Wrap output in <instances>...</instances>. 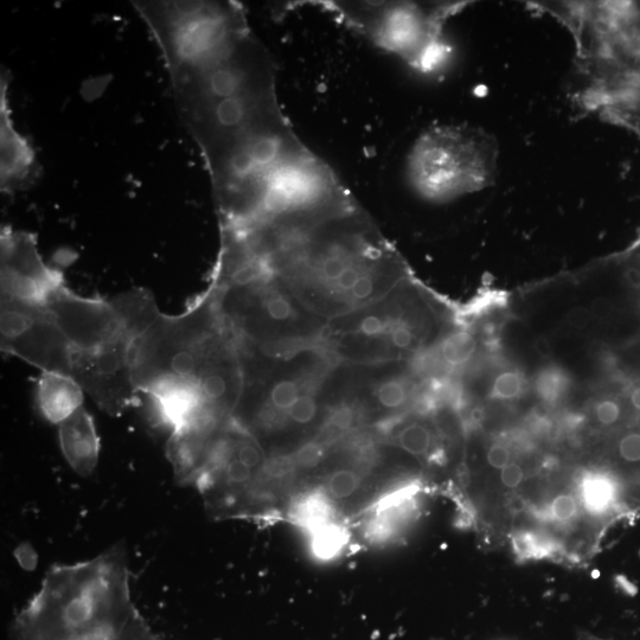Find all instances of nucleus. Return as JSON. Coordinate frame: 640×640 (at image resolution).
<instances>
[{
	"label": "nucleus",
	"instance_id": "f257e3e1",
	"mask_svg": "<svg viewBox=\"0 0 640 640\" xmlns=\"http://www.w3.org/2000/svg\"><path fill=\"white\" fill-rule=\"evenodd\" d=\"M221 245L275 275L325 323L409 280L400 255L343 188L248 226L221 230Z\"/></svg>",
	"mask_w": 640,
	"mask_h": 640
},
{
	"label": "nucleus",
	"instance_id": "f03ea898",
	"mask_svg": "<svg viewBox=\"0 0 640 640\" xmlns=\"http://www.w3.org/2000/svg\"><path fill=\"white\" fill-rule=\"evenodd\" d=\"M241 348V347H240ZM243 389L233 420L272 459L316 444L343 407L348 368L322 345L266 355L241 348Z\"/></svg>",
	"mask_w": 640,
	"mask_h": 640
},
{
	"label": "nucleus",
	"instance_id": "7ed1b4c3",
	"mask_svg": "<svg viewBox=\"0 0 640 640\" xmlns=\"http://www.w3.org/2000/svg\"><path fill=\"white\" fill-rule=\"evenodd\" d=\"M558 19L576 46L574 98L622 127L640 121V2H530Z\"/></svg>",
	"mask_w": 640,
	"mask_h": 640
},
{
	"label": "nucleus",
	"instance_id": "20e7f679",
	"mask_svg": "<svg viewBox=\"0 0 640 640\" xmlns=\"http://www.w3.org/2000/svg\"><path fill=\"white\" fill-rule=\"evenodd\" d=\"M130 566L123 543L92 560L49 569L17 614L15 640H112L131 622Z\"/></svg>",
	"mask_w": 640,
	"mask_h": 640
},
{
	"label": "nucleus",
	"instance_id": "39448f33",
	"mask_svg": "<svg viewBox=\"0 0 640 640\" xmlns=\"http://www.w3.org/2000/svg\"><path fill=\"white\" fill-rule=\"evenodd\" d=\"M209 285L224 325L242 349L278 355L320 345L324 320L256 262L220 252Z\"/></svg>",
	"mask_w": 640,
	"mask_h": 640
},
{
	"label": "nucleus",
	"instance_id": "423d86ee",
	"mask_svg": "<svg viewBox=\"0 0 640 640\" xmlns=\"http://www.w3.org/2000/svg\"><path fill=\"white\" fill-rule=\"evenodd\" d=\"M409 280L361 309L326 323L320 345L349 367L392 366L420 348L421 324Z\"/></svg>",
	"mask_w": 640,
	"mask_h": 640
},
{
	"label": "nucleus",
	"instance_id": "0eeeda50",
	"mask_svg": "<svg viewBox=\"0 0 640 640\" xmlns=\"http://www.w3.org/2000/svg\"><path fill=\"white\" fill-rule=\"evenodd\" d=\"M224 328L210 285L181 315H164L159 310L131 341L132 374L138 392L144 394L169 379L196 382L210 344Z\"/></svg>",
	"mask_w": 640,
	"mask_h": 640
},
{
	"label": "nucleus",
	"instance_id": "6e6552de",
	"mask_svg": "<svg viewBox=\"0 0 640 640\" xmlns=\"http://www.w3.org/2000/svg\"><path fill=\"white\" fill-rule=\"evenodd\" d=\"M265 448L234 420L224 428L194 489L217 520H266L274 514L277 496Z\"/></svg>",
	"mask_w": 640,
	"mask_h": 640
},
{
	"label": "nucleus",
	"instance_id": "1a4fd4ad",
	"mask_svg": "<svg viewBox=\"0 0 640 640\" xmlns=\"http://www.w3.org/2000/svg\"><path fill=\"white\" fill-rule=\"evenodd\" d=\"M498 153L497 140L482 128L433 127L409 155V181L433 201L471 194L494 184Z\"/></svg>",
	"mask_w": 640,
	"mask_h": 640
},
{
	"label": "nucleus",
	"instance_id": "9d476101",
	"mask_svg": "<svg viewBox=\"0 0 640 640\" xmlns=\"http://www.w3.org/2000/svg\"><path fill=\"white\" fill-rule=\"evenodd\" d=\"M464 2L347 5L339 9L349 22L368 32L383 47L400 54L415 68L431 72L450 49L443 38L446 19L464 8ZM338 10V8H337Z\"/></svg>",
	"mask_w": 640,
	"mask_h": 640
},
{
	"label": "nucleus",
	"instance_id": "9b49d317",
	"mask_svg": "<svg viewBox=\"0 0 640 640\" xmlns=\"http://www.w3.org/2000/svg\"><path fill=\"white\" fill-rule=\"evenodd\" d=\"M2 350L38 369L70 375L73 348L46 305L2 298Z\"/></svg>",
	"mask_w": 640,
	"mask_h": 640
},
{
	"label": "nucleus",
	"instance_id": "f8f14e48",
	"mask_svg": "<svg viewBox=\"0 0 640 640\" xmlns=\"http://www.w3.org/2000/svg\"><path fill=\"white\" fill-rule=\"evenodd\" d=\"M131 341L125 330L100 349L73 351L70 376L111 416L123 414L139 398L132 374Z\"/></svg>",
	"mask_w": 640,
	"mask_h": 640
},
{
	"label": "nucleus",
	"instance_id": "ddd939ff",
	"mask_svg": "<svg viewBox=\"0 0 640 640\" xmlns=\"http://www.w3.org/2000/svg\"><path fill=\"white\" fill-rule=\"evenodd\" d=\"M0 279L2 298L46 305L50 294L64 283L38 252L36 235L9 226L0 234Z\"/></svg>",
	"mask_w": 640,
	"mask_h": 640
},
{
	"label": "nucleus",
	"instance_id": "4468645a",
	"mask_svg": "<svg viewBox=\"0 0 640 640\" xmlns=\"http://www.w3.org/2000/svg\"><path fill=\"white\" fill-rule=\"evenodd\" d=\"M46 306L73 351L100 349L125 332L124 319L112 300L79 296L66 281L50 294Z\"/></svg>",
	"mask_w": 640,
	"mask_h": 640
},
{
	"label": "nucleus",
	"instance_id": "2eb2a0df",
	"mask_svg": "<svg viewBox=\"0 0 640 640\" xmlns=\"http://www.w3.org/2000/svg\"><path fill=\"white\" fill-rule=\"evenodd\" d=\"M230 421L224 422L202 415L189 425L171 432L166 445V457L174 469L179 485L194 488L206 469L217 440Z\"/></svg>",
	"mask_w": 640,
	"mask_h": 640
},
{
	"label": "nucleus",
	"instance_id": "dca6fc26",
	"mask_svg": "<svg viewBox=\"0 0 640 640\" xmlns=\"http://www.w3.org/2000/svg\"><path fill=\"white\" fill-rule=\"evenodd\" d=\"M8 93L9 79L3 72L0 81V185L3 192L12 194L34 182L37 166L34 150L12 121Z\"/></svg>",
	"mask_w": 640,
	"mask_h": 640
},
{
	"label": "nucleus",
	"instance_id": "f3484780",
	"mask_svg": "<svg viewBox=\"0 0 640 640\" xmlns=\"http://www.w3.org/2000/svg\"><path fill=\"white\" fill-rule=\"evenodd\" d=\"M144 394L149 396L153 413L159 424L168 427L171 432L189 425L202 415H210L222 420L209 411L201 390L194 381L184 379L160 381L147 389Z\"/></svg>",
	"mask_w": 640,
	"mask_h": 640
},
{
	"label": "nucleus",
	"instance_id": "a211bd4d",
	"mask_svg": "<svg viewBox=\"0 0 640 640\" xmlns=\"http://www.w3.org/2000/svg\"><path fill=\"white\" fill-rule=\"evenodd\" d=\"M59 439L70 467L82 477L91 476L100 457V438L92 415L80 408L59 426Z\"/></svg>",
	"mask_w": 640,
	"mask_h": 640
},
{
	"label": "nucleus",
	"instance_id": "6ab92c4d",
	"mask_svg": "<svg viewBox=\"0 0 640 640\" xmlns=\"http://www.w3.org/2000/svg\"><path fill=\"white\" fill-rule=\"evenodd\" d=\"M83 393L72 376L44 371L37 382V406L50 424L60 426L83 407Z\"/></svg>",
	"mask_w": 640,
	"mask_h": 640
},
{
	"label": "nucleus",
	"instance_id": "aec40b11",
	"mask_svg": "<svg viewBox=\"0 0 640 640\" xmlns=\"http://www.w3.org/2000/svg\"><path fill=\"white\" fill-rule=\"evenodd\" d=\"M367 483V470L362 464L342 463L325 473L319 490L332 505L354 501Z\"/></svg>",
	"mask_w": 640,
	"mask_h": 640
},
{
	"label": "nucleus",
	"instance_id": "412c9836",
	"mask_svg": "<svg viewBox=\"0 0 640 640\" xmlns=\"http://www.w3.org/2000/svg\"><path fill=\"white\" fill-rule=\"evenodd\" d=\"M384 427V440L399 450L411 454L415 458L430 456L434 444V435L431 428L420 421L399 422L392 426Z\"/></svg>",
	"mask_w": 640,
	"mask_h": 640
},
{
	"label": "nucleus",
	"instance_id": "4be33fe9",
	"mask_svg": "<svg viewBox=\"0 0 640 640\" xmlns=\"http://www.w3.org/2000/svg\"><path fill=\"white\" fill-rule=\"evenodd\" d=\"M619 497V486L610 478L590 479L584 488L586 507L594 514H605L606 511L616 507Z\"/></svg>",
	"mask_w": 640,
	"mask_h": 640
},
{
	"label": "nucleus",
	"instance_id": "5701e85b",
	"mask_svg": "<svg viewBox=\"0 0 640 640\" xmlns=\"http://www.w3.org/2000/svg\"><path fill=\"white\" fill-rule=\"evenodd\" d=\"M476 349L475 337L469 332L457 331L448 335L441 343L440 354L450 366L457 367L469 361Z\"/></svg>",
	"mask_w": 640,
	"mask_h": 640
},
{
	"label": "nucleus",
	"instance_id": "b1692460",
	"mask_svg": "<svg viewBox=\"0 0 640 640\" xmlns=\"http://www.w3.org/2000/svg\"><path fill=\"white\" fill-rule=\"evenodd\" d=\"M578 511L576 498L569 494L556 496L549 508L550 517L560 523L571 522L578 515Z\"/></svg>",
	"mask_w": 640,
	"mask_h": 640
},
{
	"label": "nucleus",
	"instance_id": "393cba45",
	"mask_svg": "<svg viewBox=\"0 0 640 640\" xmlns=\"http://www.w3.org/2000/svg\"><path fill=\"white\" fill-rule=\"evenodd\" d=\"M522 383L520 376L511 371L503 373L497 377L494 388H492V398L510 400L520 394Z\"/></svg>",
	"mask_w": 640,
	"mask_h": 640
},
{
	"label": "nucleus",
	"instance_id": "a878e982",
	"mask_svg": "<svg viewBox=\"0 0 640 640\" xmlns=\"http://www.w3.org/2000/svg\"><path fill=\"white\" fill-rule=\"evenodd\" d=\"M112 640H160L137 611L126 629Z\"/></svg>",
	"mask_w": 640,
	"mask_h": 640
},
{
	"label": "nucleus",
	"instance_id": "bb28decb",
	"mask_svg": "<svg viewBox=\"0 0 640 640\" xmlns=\"http://www.w3.org/2000/svg\"><path fill=\"white\" fill-rule=\"evenodd\" d=\"M618 454L626 464H640V432L632 431L626 433L619 440Z\"/></svg>",
	"mask_w": 640,
	"mask_h": 640
},
{
	"label": "nucleus",
	"instance_id": "cd10ccee",
	"mask_svg": "<svg viewBox=\"0 0 640 640\" xmlns=\"http://www.w3.org/2000/svg\"><path fill=\"white\" fill-rule=\"evenodd\" d=\"M620 416H622V409H620L617 402L606 400L599 403L597 407V418L601 425H616L620 420Z\"/></svg>",
	"mask_w": 640,
	"mask_h": 640
},
{
	"label": "nucleus",
	"instance_id": "c85d7f7f",
	"mask_svg": "<svg viewBox=\"0 0 640 640\" xmlns=\"http://www.w3.org/2000/svg\"><path fill=\"white\" fill-rule=\"evenodd\" d=\"M524 471L520 465L509 464L501 471V482L508 489H516L523 483Z\"/></svg>",
	"mask_w": 640,
	"mask_h": 640
},
{
	"label": "nucleus",
	"instance_id": "c756f323",
	"mask_svg": "<svg viewBox=\"0 0 640 640\" xmlns=\"http://www.w3.org/2000/svg\"><path fill=\"white\" fill-rule=\"evenodd\" d=\"M488 463L497 470H503L510 464V452L507 447L496 444L488 452Z\"/></svg>",
	"mask_w": 640,
	"mask_h": 640
},
{
	"label": "nucleus",
	"instance_id": "7c9ffc66",
	"mask_svg": "<svg viewBox=\"0 0 640 640\" xmlns=\"http://www.w3.org/2000/svg\"><path fill=\"white\" fill-rule=\"evenodd\" d=\"M591 313L584 306H576L568 312L567 322L575 329H584L590 324Z\"/></svg>",
	"mask_w": 640,
	"mask_h": 640
},
{
	"label": "nucleus",
	"instance_id": "2f4dec72",
	"mask_svg": "<svg viewBox=\"0 0 640 640\" xmlns=\"http://www.w3.org/2000/svg\"><path fill=\"white\" fill-rule=\"evenodd\" d=\"M16 556L19 563L24 569H35L37 563V555L29 544H22L16 550Z\"/></svg>",
	"mask_w": 640,
	"mask_h": 640
},
{
	"label": "nucleus",
	"instance_id": "473e14b6",
	"mask_svg": "<svg viewBox=\"0 0 640 640\" xmlns=\"http://www.w3.org/2000/svg\"><path fill=\"white\" fill-rule=\"evenodd\" d=\"M630 400L633 408L640 412V387L633 390Z\"/></svg>",
	"mask_w": 640,
	"mask_h": 640
},
{
	"label": "nucleus",
	"instance_id": "72a5a7b5",
	"mask_svg": "<svg viewBox=\"0 0 640 640\" xmlns=\"http://www.w3.org/2000/svg\"><path fill=\"white\" fill-rule=\"evenodd\" d=\"M579 640H604L590 635V633H581Z\"/></svg>",
	"mask_w": 640,
	"mask_h": 640
},
{
	"label": "nucleus",
	"instance_id": "f704fd0d",
	"mask_svg": "<svg viewBox=\"0 0 640 640\" xmlns=\"http://www.w3.org/2000/svg\"><path fill=\"white\" fill-rule=\"evenodd\" d=\"M630 130H632L633 132H635V133L637 134V136L639 137V139H640V121H638V123H637V124L632 125V126L630 127Z\"/></svg>",
	"mask_w": 640,
	"mask_h": 640
}]
</instances>
